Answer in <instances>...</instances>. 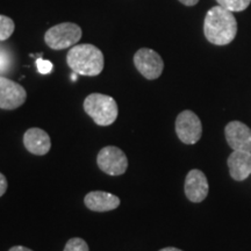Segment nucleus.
<instances>
[{
    "label": "nucleus",
    "instance_id": "f257e3e1",
    "mask_svg": "<svg viewBox=\"0 0 251 251\" xmlns=\"http://www.w3.org/2000/svg\"><path fill=\"white\" fill-rule=\"evenodd\" d=\"M203 33L206 39L213 45H229L237 33V21L233 12L220 5L212 7L206 14Z\"/></svg>",
    "mask_w": 251,
    "mask_h": 251
},
{
    "label": "nucleus",
    "instance_id": "f03ea898",
    "mask_svg": "<svg viewBox=\"0 0 251 251\" xmlns=\"http://www.w3.org/2000/svg\"><path fill=\"white\" fill-rule=\"evenodd\" d=\"M69 68L80 76L94 77L101 74L105 65L103 54L93 45H76L71 47L67 56Z\"/></svg>",
    "mask_w": 251,
    "mask_h": 251
},
{
    "label": "nucleus",
    "instance_id": "7ed1b4c3",
    "mask_svg": "<svg viewBox=\"0 0 251 251\" xmlns=\"http://www.w3.org/2000/svg\"><path fill=\"white\" fill-rule=\"evenodd\" d=\"M84 111L98 126H111L119 114L118 103L111 96L92 93L84 100Z\"/></svg>",
    "mask_w": 251,
    "mask_h": 251
},
{
    "label": "nucleus",
    "instance_id": "20e7f679",
    "mask_svg": "<svg viewBox=\"0 0 251 251\" xmlns=\"http://www.w3.org/2000/svg\"><path fill=\"white\" fill-rule=\"evenodd\" d=\"M81 28L74 23H63L49 28L45 34V41L49 48L63 50L76 46L81 39Z\"/></svg>",
    "mask_w": 251,
    "mask_h": 251
},
{
    "label": "nucleus",
    "instance_id": "39448f33",
    "mask_svg": "<svg viewBox=\"0 0 251 251\" xmlns=\"http://www.w3.org/2000/svg\"><path fill=\"white\" fill-rule=\"evenodd\" d=\"M176 133L185 144H196L201 139L202 125L196 113L184 111L176 119Z\"/></svg>",
    "mask_w": 251,
    "mask_h": 251
},
{
    "label": "nucleus",
    "instance_id": "423d86ee",
    "mask_svg": "<svg viewBox=\"0 0 251 251\" xmlns=\"http://www.w3.org/2000/svg\"><path fill=\"white\" fill-rule=\"evenodd\" d=\"M99 169L109 176H120L127 171L128 159L126 153L118 147L108 146L100 150L97 157Z\"/></svg>",
    "mask_w": 251,
    "mask_h": 251
},
{
    "label": "nucleus",
    "instance_id": "0eeeda50",
    "mask_svg": "<svg viewBox=\"0 0 251 251\" xmlns=\"http://www.w3.org/2000/svg\"><path fill=\"white\" fill-rule=\"evenodd\" d=\"M134 64L137 71L149 80L157 79L164 69V62L158 52L149 48L137 50L134 55Z\"/></svg>",
    "mask_w": 251,
    "mask_h": 251
},
{
    "label": "nucleus",
    "instance_id": "6e6552de",
    "mask_svg": "<svg viewBox=\"0 0 251 251\" xmlns=\"http://www.w3.org/2000/svg\"><path fill=\"white\" fill-rule=\"evenodd\" d=\"M27 99V92L20 84L0 76V108L11 109L19 108Z\"/></svg>",
    "mask_w": 251,
    "mask_h": 251
},
{
    "label": "nucleus",
    "instance_id": "1a4fd4ad",
    "mask_svg": "<svg viewBox=\"0 0 251 251\" xmlns=\"http://www.w3.org/2000/svg\"><path fill=\"white\" fill-rule=\"evenodd\" d=\"M225 135L231 149L251 152V129L243 122H229L225 128Z\"/></svg>",
    "mask_w": 251,
    "mask_h": 251
},
{
    "label": "nucleus",
    "instance_id": "9d476101",
    "mask_svg": "<svg viewBox=\"0 0 251 251\" xmlns=\"http://www.w3.org/2000/svg\"><path fill=\"white\" fill-rule=\"evenodd\" d=\"M184 191L190 201L196 203L203 201L209 191L208 180L205 174L198 169H193L188 172L185 179Z\"/></svg>",
    "mask_w": 251,
    "mask_h": 251
},
{
    "label": "nucleus",
    "instance_id": "9b49d317",
    "mask_svg": "<svg viewBox=\"0 0 251 251\" xmlns=\"http://www.w3.org/2000/svg\"><path fill=\"white\" fill-rule=\"evenodd\" d=\"M229 175L236 181H243L251 175V152L234 150L228 157Z\"/></svg>",
    "mask_w": 251,
    "mask_h": 251
},
{
    "label": "nucleus",
    "instance_id": "f8f14e48",
    "mask_svg": "<svg viewBox=\"0 0 251 251\" xmlns=\"http://www.w3.org/2000/svg\"><path fill=\"white\" fill-rule=\"evenodd\" d=\"M84 203L90 211L109 212L120 206V198L103 191H92L84 198Z\"/></svg>",
    "mask_w": 251,
    "mask_h": 251
},
{
    "label": "nucleus",
    "instance_id": "ddd939ff",
    "mask_svg": "<svg viewBox=\"0 0 251 251\" xmlns=\"http://www.w3.org/2000/svg\"><path fill=\"white\" fill-rule=\"evenodd\" d=\"M24 144L33 155L43 156L51 148V141L47 131L40 128H30L24 135Z\"/></svg>",
    "mask_w": 251,
    "mask_h": 251
},
{
    "label": "nucleus",
    "instance_id": "4468645a",
    "mask_svg": "<svg viewBox=\"0 0 251 251\" xmlns=\"http://www.w3.org/2000/svg\"><path fill=\"white\" fill-rule=\"evenodd\" d=\"M218 4L230 12H242L249 7L251 0H216Z\"/></svg>",
    "mask_w": 251,
    "mask_h": 251
},
{
    "label": "nucleus",
    "instance_id": "2eb2a0df",
    "mask_svg": "<svg viewBox=\"0 0 251 251\" xmlns=\"http://www.w3.org/2000/svg\"><path fill=\"white\" fill-rule=\"evenodd\" d=\"M15 28L14 21L6 15H0V42L11 37Z\"/></svg>",
    "mask_w": 251,
    "mask_h": 251
},
{
    "label": "nucleus",
    "instance_id": "dca6fc26",
    "mask_svg": "<svg viewBox=\"0 0 251 251\" xmlns=\"http://www.w3.org/2000/svg\"><path fill=\"white\" fill-rule=\"evenodd\" d=\"M63 251H90V249L83 238L74 237L68 241Z\"/></svg>",
    "mask_w": 251,
    "mask_h": 251
},
{
    "label": "nucleus",
    "instance_id": "f3484780",
    "mask_svg": "<svg viewBox=\"0 0 251 251\" xmlns=\"http://www.w3.org/2000/svg\"><path fill=\"white\" fill-rule=\"evenodd\" d=\"M11 62L12 58L7 52V50L0 47V72L7 71L9 67H11Z\"/></svg>",
    "mask_w": 251,
    "mask_h": 251
},
{
    "label": "nucleus",
    "instance_id": "a211bd4d",
    "mask_svg": "<svg viewBox=\"0 0 251 251\" xmlns=\"http://www.w3.org/2000/svg\"><path fill=\"white\" fill-rule=\"evenodd\" d=\"M36 67H37V71L42 75H48L54 70V64H52L50 61H47V59H43V58L36 59Z\"/></svg>",
    "mask_w": 251,
    "mask_h": 251
},
{
    "label": "nucleus",
    "instance_id": "6ab92c4d",
    "mask_svg": "<svg viewBox=\"0 0 251 251\" xmlns=\"http://www.w3.org/2000/svg\"><path fill=\"white\" fill-rule=\"evenodd\" d=\"M7 191V179L4 175L0 172V197H2Z\"/></svg>",
    "mask_w": 251,
    "mask_h": 251
},
{
    "label": "nucleus",
    "instance_id": "aec40b11",
    "mask_svg": "<svg viewBox=\"0 0 251 251\" xmlns=\"http://www.w3.org/2000/svg\"><path fill=\"white\" fill-rule=\"evenodd\" d=\"M179 1L185 6H194L199 2V0H179Z\"/></svg>",
    "mask_w": 251,
    "mask_h": 251
},
{
    "label": "nucleus",
    "instance_id": "412c9836",
    "mask_svg": "<svg viewBox=\"0 0 251 251\" xmlns=\"http://www.w3.org/2000/svg\"><path fill=\"white\" fill-rule=\"evenodd\" d=\"M8 251H33V250L28 249V248L24 246H15V247H12Z\"/></svg>",
    "mask_w": 251,
    "mask_h": 251
},
{
    "label": "nucleus",
    "instance_id": "4be33fe9",
    "mask_svg": "<svg viewBox=\"0 0 251 251\" xmlns=\"http://www.w3.org/2000/svg\"><path fill=\"white\" fill-rule=\"evenodd\" d=\"M159 251H183V250L178 249V248H175V247H168V248H164V249H161Z\"/></svg>",
    "mask_w": 251,
    "mask_h": 251
},
{
    "label": "nucleus",
    "instance_id": "5701e85b",
    "mask_svg": "<svg viewBox=\"0 0 251 251\" xmlns=\"http://www.w3.org/2000/svg\"><path fill=\"white\" fill-rule=\"evenodd\" d=\"M76 78H77V74H76V72H75V74L72 75V80H76Z\"/></svg>",
    "mask_w": 251,
    "mask_h": 251
}]
</instances>
